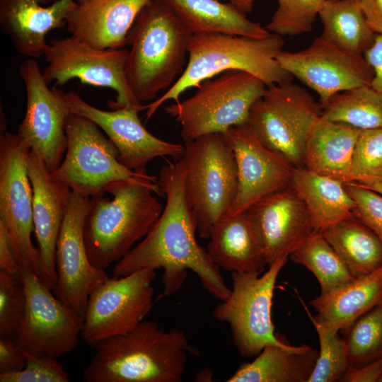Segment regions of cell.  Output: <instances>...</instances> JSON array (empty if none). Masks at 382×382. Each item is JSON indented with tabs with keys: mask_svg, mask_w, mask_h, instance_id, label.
<instances>
[{
	"mask_svg": "<svg viewBox=\"0 0 382 382\" xmlns=\"http://www.w3.org/2000/svg\"><path fill=\"white\" fill-rule=\"evenodd\" d=\"M321 35L335 45L363 55L375 33L368 24L359 0H326L318 14Z\"/></svg>",
	"mask_w": 382,
	"mask_h": 382,
	"instance_id": "31",
	"label": "cell"
},
{
	"mask_svg": "<svg viewBox=\"0 0 382 382\" xmlns=\"http://www.w3.org/2000/svg\"><path fill=\"white\" fill-rule=\"evenodd\" d=\"M28 174L33 190V216L42 265V282L52 290L57 282L56 245L71 190L52 175L30 150Z\"/></svg>",
	"mask_w": 382,
	"mask_h": 382,
	"instance_id": "21",
	"label": "cell"
},
{
	"mask_svg": "<svg viewBox=\"0 0 382 382\" xmlns=\"http://www.w3.org/2000/svg\"><path fill=\"white\" fill-rule=\"evenodd\" d=\"M320 106L323 120L360 130L382 128V93L371 86L339 92Z\"/></svg>",
	"mask_w": 382,
	"mask_h": 382,
	"instance_id": "32",
	"label": "cell"
},
{
	"mask_svg": "<svg viewBox=\"0 0 382 382\" xmlns=\"http://www.w3.org/2000/svg\"><path fill=\"white\" fill-rule=\"evenodd\" d=\"M378 382H382V376L381 377L380 380Z\"/></svg>",
	"mask_w": 382,
	"mask_h": 382,
	"instance_id": "49",
	"label": "cell"
},
{
	"mask_svg": "<svg viewBox=\"0 0 382 382\" xmlns=\"http://www.w3.org/2000/svg\"><path fill=\"white\" fill-rule=\"evenodd\" d=\"M380 182H382V128L361 130L352 156L350 183L368 186Z\"/></svg>",
	"mask_w": 382,
	"mask_h": 382,
	"instance_id": "36",
	"label": "cell"
},
{
	"mask_svg": "<svg viewBox=\"0 0 382 382\" xmlns=\"http://www.w3.org/2000/svg\"><path fill=\"white\" fill-rule=\"evenodd\" d=\"M284 45L282 36L274 33L262 38L224 33L191 34L183 72L165 93L144 105L146 122L168 100L179 101L184 91L226 71L248 72L267 87L292 81V75L276 59Z\"/></svg>",
	"mask_w": 382,
	"mask_h": 382,
	"instance_id": "3",
	"label": "cell"
},
{
	"mask_svg": "<svg viewBox=\"0 0 382 382\" xmlns=\"http://www.w3.org/2000/svg\"><path fill=\"white\" fill-rule=\"evenodd\" d=\"M149 0H88L67 19L70 35L100 49H122L137 16Z\"/></svg>",
	"mask_w": 382,
	"mask_h": 382,
	"instance_id": "23",
	"label": "cell"
},
{
	"mask_svg": "<svg viewBox=\"0 0 382 382\" xmlns=\"http://www.w3.org/2000/svg\"><path fill=\"white\" fill-rule=\"evenodd\" d=\"M5 123L4 117L0 136V223L7 231L16 260L26 262L42 279L40 254L31 240L33 190L28 174L30 148L18 134L6 132Z\"/></svg>",
	"mask_w": 382,
	"mask_h": 382,
	"instance_id": "12",
	"label": "cell"
},
{
	"mask_svg": "<svg viewBox=\"0 0 382 382\" xmlns=\"http://www.w3.org/2000/svg\"><path fill=\"white\" fill-rule=\"evenodd\" d=\"M104 196L92 197L83 236L88 258L93 266L105 270L130 251L149 232L163 207L154 194L158 185L130 182Z\"/></svg>",
	"mask_w": 382,
	"mask_h": 382,
	"instance_id": "5",
	"label": "cell"
},
{
	"mask_svg": "<svg viewBox=\"0 0 382 382\" xmlns=\"http://www.w3.org/2000/svg\"><path fill=\"white\" fill-rule=\"evenodd\" d=\"M18 74L27 103L17 134L52 173L62 163L67 147L65 122L70 111L64 91L49 88L35 59L25 60Z\"/></svg>",
	"mask_w": 382,
	"mask_h": 382,
	"instance_id": "15",
	"label": "cell"
},
{
	"mask_svg": "<svg viewBox=\"0 0 382 382\" xmlns=\"http://www.w3.org/2000/svg\"><path fill=\"white\" fill-rule=\"evenodd\" d=\"M255 1V0H229V3L244 13H246L250 12L253 9Z\"/></svg>",
	"mask_w": 382,
	"mask_h": 382,
	"instance_id": "46",
	"label": "cell"
},
{
	"mask_svg": "<svg viewBox=\"0 0 382 382\" xmlns=\"http://www.w3.org/2000/svg\"><path fill=\"white\" fill-rule=\"evenodd\" d=\"M207 251L229 272H261L267 266L262 247L245 213L226 214L213 226Z\"/></svg>",
	"mask_w": 382,
	"mask_h": 382,
	"instance_id": "25",
	"label": "cell"
},
{
	"mask_svg": "<svg viewBox=\"0 0 382 382\" xmlns=\"http://www.w3.org/2000/svg\"><path fill=\"white\" fill-rule=\"evenodd\" d=\"M289 257L281 258L260 272H231L229 296L213 310V317L228 324L232 341L243 357H255L267 345L287 346L274 332L272 320L275 282Z\"/></svg>",
	"mask_w": 382,
	"mask_h": 382,
	"instance_id": "9",
	"label": "cell"
},
{
	"mask_svg": "<svg viewBox=\"0 0 382 382\" xmlns=\"http://www.w3.org/2000/svg\"><path fill=\"white\" fill-rule=\"evenodd\" d=\"M191 33L161 0H149L137 16L127 37L125 76L136 99L154 100L183 72Z\"/></svg>",
	"mask_w": 382,
	"mask_h": 382,
	"instance_id": "4",
	"label": "cell"
},
{
	"mask_svg": "<svg viewBox=\"0 0 382 382\" xmlns=\"http://www.w3.org/2000/svg\"><path fill=\"white\" fill-rule=\"evenodd\" d=\"M160 170L158 183L166 198L163 212L146 236L114 265L113 276L122 277L145 268H162L163 291L159 298L175 294L183 284L187 270L199 277L203 287L220 301L231 289L207 249L197 242V226L185 191L182 158Z\"/></svg>",
	"mask_w": 382,
	"mask_h": 382,
	"instance_id": "1",
	"label": "cell"
},
{
	"mask_svg": "<svg viewBox=\"0 0 382 382\" xmlns=\"http://www.w3.org/2000/svg\"><path fill=\"white\" fill-rule=\"evenodd\" d=\"M313 325L318 336L320 349L308 382H341L350 366L346 342L339 332H329Z\"/></svg>",
	"mask_w": 382,
	"mask_h": 382,
	"instance_id": "35",
	"label": "cell"
},
{
	"mask_svg": "<svg viewBox=\"0 0 382 382\" xmlns=\"http://www.w3.org/2000/svg\"><path fill=\"white\" fill-rule=\"evenodd\" d=\"M361 186H363V185H361ZM364 187H367L369 189H371V190H372L374 191H376V192H377L378 193L382 194V182L376 183H374L372 185H368V186H364Z\"/></svg>",
	"mask_w": 382,
	"mask_h": 382,
	"instance_id": "47",
	"label": "cell"
},
{
	"mask_svg": "<svg viewBox=\"0 0 382 382\" xmlns=\"http://www.w3.org/2000/svg\"><path fill=\"white\" fill-rule=\"evenodd\" d=\"M25 304V290L19 277L0 271V337L16 336Z\"/></svg>",
	"mask_w": 382,
	"mask_h": 382,
	"instance_id": "38",
	"label": "cell"
},
{
	"mask_svg": "<svg viewBox=\"0 0 382 382\" xmlns=\"http://www.w3.org/2000/svg\"><path fill=\"white\" fill-rule=\"evenodd\" d=\"M382 376V357L366 364L350 366L341 382H378Z\"/></svg>",
	"mask_w": 382,
	"mask_h": 382,
	"instance_id": "42",
	"label": "cell"
},
{
	"mask_svg": "<svg viewBox=\"0 0 382 382\" xmlns=\"http://www.w3.org/2000/svg\"><path fill=\"white\" fill-rule=\"evenodd\" d=\"M321 112L320 104L306 90L289 81L267 87L253 105L247 125L267 147L301 167L308 137Z\"/></svg>",
	"mask_w": 382,
	"mask_h": 382,
	"instance_id": "10",
	"label": "cell"
},
{
	"mask_svg": "<svg viewBox=\"0 0 382 382\" xmlns=\"http://www.w3.org/2000/svg\"><path fill=\"white\" fill-rule=\"evenodd\" d=\"M233 150L238 190L228 214H238L265 197L291 184L294 166L267 147L247 125L224 133Z\"/></svg>",
	"mask_w": 382,
	"mask_h": 382,
	"instance_id": "19",
	"label": "cell"
},
{
	"mask_svg": "<svg viewBox=\"0 0 382 382\" xmlns=\"http://www.w3.org/2000/svg\"><path fill=\"white\" fill-rule=\"evenodd\" d=\"M345 187L355 203L354 216L382 242V194L355 183H346Z\"/></svg>",
	"mask_w": 382,
	"mask_h": 382,
	"instance_id": "40",
	"label": "cell"
},
{
	"mask_svg": "<svg viewBox=\"0 0 382 382\" xmlns=\"http://www.w3.org/2000/svg\"><path fill=\"white\" fill-rule=\"evenodd\" d=\"M360 132L350 125L320 117L308 137L303 166L344 183L350 182L352 156Z\"/></svg>",
	"mask_w": 382,
	"mask_h": 382,
	"instance_id": "26",
	"label": "cell"
},
{
	"mask_svg": "<svg viewBox=\"0 0 382 382\" xmlns=\"http://www.w3.org/2000/svg\"><path fill=\"white\" fill-rule=\"evenodd\" d=\"M366 21L376 34H382V0H359Z\"/></svg>",
	"mask_w": 382,
	"mask_h": 382,
	"instance_id": "45",
	"label": "cell"
},
{
	"mask_svg": "<svg viewBox=\"0 0 382 382\" xmlns=\"http://www.w3.org/2000/svg\"><path fill=\"white\" fill-rule=\"evenodd\" d=\"M267 87L253 74L228 70L203 81L193 96L164 110L180 124L185 142L190 141L247 124L253 105Z\"/></svg>",
	"mask_w": 382,
	"mask_h": 382,
	"instance_id": "8",
	"label": "cell"
},
{
	"mask_svg": "<svg viewBox=\"0 0 382 382\" xmlns=\"http://www.w3.org/2000/svg\"><path fill=\"white\" fill-rule=\"evenodd\" d=\"M352 275L360 277L382 267V242L355 216L322 232Z\"/></svg>",
	"mask_w": 382,
	"mask_h": 382,
	"instance_id": "30",
	"label": "cell"
},
{
	"mask_svg": "<svg viewBox=\"0 0 382 382\" xmlns=\"http://www.w3.org/2000/svg\"><path fill=\"white\" fill-rule=\"evenodd\" d=\"M128 50L100 49L72 36L54 39L45 52L47 66L42 71L49 84L64 86L78 79L83 83L112 89L115 100L108 105L112 109L125 106H140L126 79L125 66Z\"/></svg>",
	"mask_w": 382,
	"mask_h": 382,
	"instance_id": "14",
	"label": "cell"
},
{
	"mask_svg": "<svg viewBox=\"0 0 382 382\" xmlns=\"http://www.w3.org/2000/svg\"><path fill=\"white\" fill-rule=\"evenodd\" d=\"M313 324L329 332H340L376 306L382 304V267L327 294H320L309 304L302 302Z\"/></svg>",
	"mask_w": 382,
	"mask_h": 382,
	"instance_id": "24",
	"label": "cell"
},
{
	"mask_svg": "<svg viewBox=\"0 0 382 382\" xmlns=\"http://www.w3.org/2000/svg\"><path fill=\"white\" fill-rule=\"evenodd\" d=\"M325 1L277 0L278 8L265 28L281 36L309 33Z\"/></svg>",
	"mask_w": 382,
	"mask_h": 382,
	"instance_id": "37",
	"label": "cell"
},
{
	"mask_svg": "<svg viewBox=\"0 0 382 382\" xmlns=\"http://www.w3.org/2000/svg\"><path fill=\"white\" fill-rule=\"evenodd\" d=\"M92 198L71 191L56 245L57 282L54 294L83 318L93 289L110 277L91 262L83 228Z\"/></svg>",
	"mask_w": 382,
	"mask_h": 382,
	"instance_id": "16",
	"label": "cell"
},
{
	"mask_svg": "<svg viewBox=\"0 0 382 382\" xmlns=\"http://www.w3.org/2000/svg\"><path fill=\"white\" fill-rule=\"evenodd\" d=\"M342 332H345L343 337L350 366H359L382 357V304L358 318Z\"/></svg>",
	"mask_w": 382,
	"mask_h": 382,
	"instance_id": "34",
	"label": "cell"
},
{
	"mask_svg": "<svg viewBox=\"0 0 382 382\" xmlns=\"http://www.w3.org/2000/svg\"><path fill=\"white\" fill-rule=\"evenodd\" d=\"M26 353V352H25ZM23 369L10 373H0V382H68L69 378L57 358L34 356L26 353Z\"/></svg>",
	"mask_w": 382,
	"mask_h": 382,
	"instance_id": "39",
	"label": "cell"
},
{
	"mask_svg": "<svg viewBox=\"0 0 382 382\" xmlns=\"http://www.w3.org/2000/svg\"><path fill=\"white\" fill-rule=\"evenodd\" d=\"M91 347L95 354L82 373L86 382H180L192 352L180 330L144 320Z\"/></svg>",
	"mask_w": 382,
	"mask_h": 382,
	"instance_id": "2",
	"label": "cell"
},
{
	"mask_svg": "<svg viewBox=\"0 0 382 382\" xmlns=\"http://www.w3.org/2000/svg\"><path fill=\"white\" fill-rule=\"evenodd\" d=\"M64 98L70 113L91 120L105 132L118 150L120 161L132 170H146L158 157L178 160L183 156L185 145L161 139L145 128L138 115L143 105L108 111L89 104L75 91H64Z\"/></svg>",
	"mask_w": 382,
	"mask_h": 382,
	"instance_id": "18",
	"label": "cell"
},
{
	"mask_svg": "<svg viewBox=\"0 0 382 382\" xmlns=\"http://www.w3.org/2000/svg\"><path fill=\"white\" fill-rule=\"evenodd\" d=\"M363 56L374 71L371 86L382 93V34H376Z\"/></svg>",
	"mask_w": 382,
	"mask_h": 382,
	"instance_id": "43",
	"label": "cell"
},
{
	"mask_svg": "<svg viewBox=\"0 0 382 382\" xmlns=\"http://www.w3.org/2000/svg\"><path fill=\"white\" fill-rule=\"evenodd\" d=\"M156 270L145 268L109 277L91 292L81 337L93 345L133 330L150 312Z\"/></svg>",
	"mask_w": 382,
	"mask_h": 382,
	"instance_id": "13",
	"label": "cell"
},
{
	"mask_svg": "<svg viewBox=\"0 0 382 382\" xmlns=\"http://www.w3.org/2000/svg\"><path fill=\"white\" fill-rule=\"evenodd\" d=\"M276 59L293 77L318 93L320 105L339 92L371 86L374 77L363 55L347 51L322 35L301 51L282 50Z\"/></svg>",
	"mask_w": 382,
	"mask_h": 382,
	"instance_id": "17",
	"label": "cell"
},
{
	"mask_svg": "<svg viewBox=\"0 0 382 382\" xmlns=\"http://www.w3.org/2000/svg\"><path fill=\"white\" fill-rule=\"evenodd\" d=\"M26 359V353L15 337H0V373L21 370L25 365Z\"/></svg>",
	"mask_w": 382,
	"mask_h": 382,
	"instance_id": "41",
	"label": "cell"
},
{
	"mask_svg": "<svg viewBox=\"0 0 382 382\" xmlns=\"http://www.w3.org/2000/svg\"><path fill=\"white\" fill-rule=\"evenodd\" d=\"M318 352L303 345H267L251 362L241 364L227 382H308Z\"/></svg>",
	"mask_w": 382,
	"mask_h": 382,
	"instance_id": "28",
	"label": "cell"
},
{
	"mask_svg": "<svg viewBox=\"0 0 382 382\" xmlns=\"http://www.w3.org/2000/svg\"><path fill=\"white\" fill-rule=\"evenodd\" d=\"M290 185L308 210L313 232L322 233L354 216L355 203L338 180L301 166L294 168Z\"/></svg>",
	"mask_w": 382,
	"mask_h": 382,
	"instance_id": "27",
	"label": "cell"
},
{
	"mask_svg": "<svg viewBox=\"0 0 382 382\" xmlns=\"http://www.w3.org/2000/svg\"><path fill=\"white\" fill-rule=\"evenodd\" d=\"M185 191L197 231L209 238L215 223L228 214L238 190L236 156L223 133L185 142Z\"/></svg>",
	"mask_w": 382,
	"mask_h": 382,
	"instance_id": "7",
	"label": "cell"
},
{
	"mask_svg": "<svg viewBox=\"0 0 382 382\" xmlns=\"http://www.w3.org/2000/svg\"><path fill=\"white\" fill-rule=\"evenodd\" d=\"M290 257L314 274L319 282L320 294L332 291L355 279L320 232H313Z\"/></svg>",
	"mask_w": 382,
	"mask_h": 382,
	"instance_id": "33",
	"label": "cell"
},
{
	"mask_svg": "<svg viewBox=\"0 0 382 382\" xmlns=\"http://www.w3.org/2000/svg\"><path fill=\"white\" fill-rule=\"evenodd\" d=\"M0 268L1 271L19 277V265L11 247L7 231L0 223Z\"/></svg>",
	"mask_w": 382,
	"mask_h": 382,
	"instance_id": "44",
	"label": "cell"
},
{
	"mask_svg": "<svg viewBox=\"0 0 382 382\" xmlns=\"http://www.w3.org/2000/svg\"><path fill=\"white\" fill-rule=\"evenodd\" d=\"M0 0V26L22 55L37 59L45 54V37L66 25L78 6L76 0Z\"/></svg>",
	"mask_w": 382,
	"mask_h": 382,
	"instance_id": "22",
	"label": "cell"
},
{
	"mask_svg": "<svg viewBox=\"0 0 382 382\" xmlns=\"http://www.w3.org/2000/svg\"><path fill=\"white\" fill-rule=\"evenodd\" d=\"M19 278L26 304L25 313L14 337L22 349L34 356L58 358L78 345L83 318L65 305L23 260Z\"/></svg>",
	"mask_w": 382,
	"mask_h": 382,
	"instance_id": "11",
	"label": "cell"
},
{
	"mask_svg": "<svg viewBox=\"0 0 382 382\" xmlns=\"http://www.w3.org/2000/svg\"><path fill=\"white\" fill-rule=\"evenodd\" d=\"M67 147L54 178L88 197L104 196L130 182L158 185V178L146 170H132L119 160V152L91 120L70 113L65 122Z\"/></svg>",
	"mask_w": 382,
	"mask_h": 382,
	"instance_id": "6",
	"label": "cell"
},
{
	"mask_svg": "<svg viewBox=\"0 0 382 382\" xmlns=\"http://www.w3.org/2000/svg\"><path fill=\"white\" fill-rule=\"evenodd\" d=\"M88 0H76V1L77 2L78 4H82L86 1H88Z\"/></svg>",
	"mask_w": 382,
	"mask_h": 382,
	"instance_id": "48",
	"label": "cell"
},
{
	"mask_svg": "<svg viewBox=\"0 0 382 382\" xmlns=\"http://www.w3.org/2000/svg\"><path fill=\"white\" fill-rule=\"evenodd\" d=\"M191 34L224 33L254 38L270 35L266 28L247 18L231 3L219 0H161Z\"/></svg>",
	"mask_w": 382,
	"mask_h": 382,
	"instance_id": "29",
	"label": "cell"
},
{
	"mask_svg": "<svg viewBox=\"0 0 382 382\" xmlns=\"http://www.w3.org/2000/svg\"><path fill=\"white\" fill-rule=\"evenodd\" d=\"M245 213L268 267L289 257L313 232L308 210L291 185L257 201Z\"/></svg>",
	"mask_w": 382,
	"mask_h": 382,
	"instance_id": "20",
	"label": "cell"
}]
</instances>
